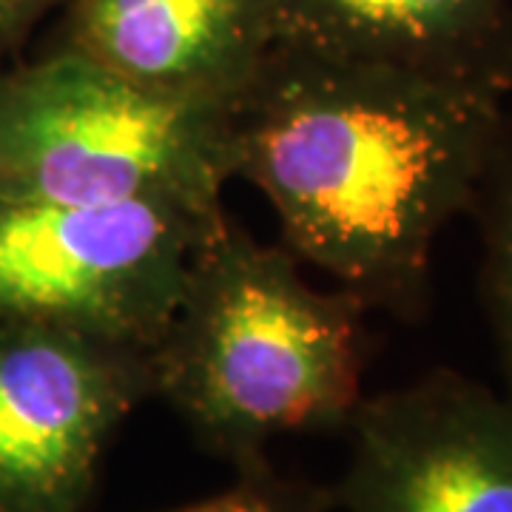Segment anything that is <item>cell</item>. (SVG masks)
<instances>
[{"label":"cell","mask_w":512,"mask_h":512,"mask_svg":"<svg viewBox=\"0 0 512 512\" xmlns=\"http://www.w3.org/2000/svg\"><path fill=\"white\" fill-rule=\"evenodd\" d=\"M504 117L495 94L274 43L234 100V174L299 262L419 322L433 248L470 211Z\"/></svg>","instance_id":"obj_1"},{"label":"cell","mask_w":512,"mask_h":512,"mask_svg":"<svg viewBox=\"0 0 512 512\" xmlns=\"http://www.w3.org/2000/svg\"><path fill=\"white\" fill-rule=\"evenodd\" d=\"M367 308L311 285L285 245L225 220L151 350L163 399L205 453L251 470L293 433L348 430L365 399Z\"/></svg>","instance_id":"obj_2"},{"label":"cell","mask_w":512,"mask_h":512,"mask_svg":"<svg viewBox=\"0 0 512 512\" xmlns=\"http://www.w3.org/2000/svg\"><path fill=\"white\" fill-rule=\"evenodd\" d=\"M234 103L140 86L66 46L0 69V191L220 217Z\"/></svg>","instance_id":"obj_3"},{"label":"cell","mask_w":512,"mask_h":512,"mask_svg":"<svg viewBox=\"0 0 512 512\" xmlns=\"http://www.w3.org/2000/svg\"><path fill=\"white\" fill-rule=\"evenodd\" d=\"M225 217L0 191V319L52 322L154 350L191 259Z\"/></svg>","instance_id":"obj_4"},{"label":"cell","mask_w":512,"mask_h":512,"mask_svg":"<svg viewBox=\"0 0 512 512\" xmlns=\"http://www.w3.org/2000/svg\"><path fill=\"white\" fill-rule=\"evenodd\" d=\"M148 399V348L0 319V512L89 510L106 450Z\"/></svg>","instance_id":"obj_5"},{"label":"cell","mask_w":512,"mask_h":512,"mask_svg":"<svg viewBox=\"0 0 512 512\" xmlns=\"http://www.w3.org/2000/svg\"><path fill=\"white\" fill-rule=\"evenodd\" d=\"M333 512H512V396L453 367L365 396Z\"/></svg>","instance_id":"obj_6"},{"label":"cell","mask_w":512,"mask_h":512,"mask_svg":"<svg viewBox=\"0 0 512 512\" xmlns=\"http://www.w3.org/2000/svg\"><path fill=\"white\" fill-rule=\"evenodd\" d=\"M276 0H69L55 46L154 92L234 103L274 46Z\"/></svg>","instance_id":"obj_7"},{"label":"cell","mask_w":512,"mask_h":512,"mask_svg":"<svg viewBox=\"0 0 512 512\" xmlns=\"http://www.w3.org/2000/svg\"><path fill=\"white\" fill-rule=\"evenodd\" d=\"M274 43L512 94V0H276Z\"/></svg>","instance_id":"obj_8"},{"label":"cell","mask_w":512,"mask_h":512,"mask_svg":"<svg viewBox=\"0 0 512 512\" xmlns=\"http://www.w3.org/2000/svg\"><path fill=\"white\" fill-rule=\"evenodd\" d=\"M481 242V305L493 330L504 393L512 396V114L507 111L467 211Z\"/></svg>","instance_id":"obj_9"},{"label":"cell","mask_w":512,"mask_h":512,"mask_svg":"<svg viewBox=\"0 0 512 512\" xmlns=\"http://www.w3.org/2000/svg\"><path fill=\"white\" fill-rule=\"evenodd\" d=\"M174 512H333L330 490L305 478L282 476L271 461L239 470L237 484Z\"/></svg>","instance_id":"obj_10"},{"label":"cell","mask_w":512,"mask_h":512,"mask_svg":"<svg viewBox=\"0 0 512 512\" xmlns=\"http://www.w3.org/2000/svg\"><path fill=\"white\" fill-rule=\"evenodd\" d=\"M69 0H0V69L18 60V52L49 12Z\"/></svg>","instance_id":"obj_11"}]
</instances>
